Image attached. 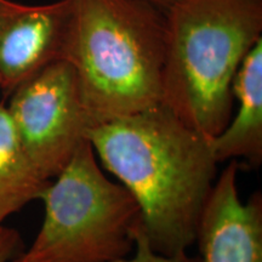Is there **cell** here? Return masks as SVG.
I'll list each match as a JSON object with an SVG mask.
<instances>
[{"label": "cell", "instance_id": "cell-1", "mask_svg": "<svg viewBox=\"0 0 262 262\" xmlns=\"http://www.w3.org/2000/svg\"><path fill=\"white\" fill-rule=\"evenodd\" d=\"M88 139L139 204L150 247L164 255L188 251L217 179L211 139L163 103L98 123Z\"/></svg>", "mask_w": 262, "mask_h": 262}, {"label": "cell", "instance_id": "cell-5", "mask_svg": "<svg viewBox=\"0 0 262 262\" xmlns=\"http://www.w3.org/2000/svg\"><path fill=\"white\" fill-rule=\"evenodd\" d=\"M8 111L26 153L48 180L66 168L95 125L74 68L64 60L19 84Z\"/></svg>", "mask_w": 262, "mask_h": 262}, {"label": "cell", "instance_id": "cell-2", "mask_svg": "<svg viewBox=\"0 0 262 262\" xmlns=\"http://www.w3.org/2000/svg\"><path fill=\"white\" fill-rule=\"evenodd\" d=\"M166 11L148 0H73L62 60L95 125L162 103Z\"/></svg>", "mask_w": 262, "mask_h": 262}, {"label": "cell", "instance_id": "cell-6", "mask_svg": "<svg viewBox=\"0 0 262 262\" xmlns=\"http://www.w3.org/2000/svg\"><path fill=\"white\" fill-rule=\"evenodd\" d=\"M72 15L73 0L44 5L0 0V91L4 96L62 60Z\"/></svg>", "mask_w": 262, "mask_h": 262}, {"label": "cell", "instance_id": "cell-8", "mask_svg": "<svg viewBox=\"0 0 262 262\" xmlns=\"http://www.w3.org/2000/svg\"><path fill=\"white\" fill-rule=\"evenodd\" d=\"M238 111L211 139L219 163L244 160L254 168L262 162V39L244 57L232 85Z\"/></svg>", "mask_w": 262, "mask_h": 262}, {"label": "cell", "instance_id": "cell-11", "mask_svg": "<svg viewBox=\"0 0 262 262\" xmlns=\"http://www.w3.org/2000/svg\"><path fill=\"white\" fill-rule=\"evenodd\" d=\"M24 249V241L18 231L0 226V262H12Z\"/></svg>", "mask_w": 262, "mask_h": 262}, {"label": "cell", "instance_id": "cell-7", "mask_svg": "<svg viewBox=\"0 0 262 262\" xmlns=\"http://www.w3.org/2000/svg\"><path fill=\"white\" fill-rule=\"evenodd\" d=\"M239 169L229 160L203 209L195 234L202 262H262V194L241 198Z\"/></svg>", "mask_w": 262, "mask_h": 262}, {"label": "cell", "instance_id": "cell-12", "mask_svg": "<svg viewBox=\"0 0 262 262\" xmlns=\"http://www.w3.org/2000/svg\"><path fill=\"white\" fill-rule=\"evenodd\" d=\"M148 2L153 3L155 5L159 6L160 9L168 11L170 8H172V6L175 5L178 2H180V0H148Z\"/></svg>", "mask_w": 262, "mask_h": 262}, {"label": "cell", "instance_id": "cell-3", "mask_svg": "<svg viewBox=\"0 0 262 262\" xmlns=\"http://www.w3.org/2000/svg\"><path fill=\"white\" fill-rule=\"evenodd\" d=\"M262 39V0H180L166 11L162 103L208 139L233 117L238 68Z\"/></svg>", "mask_w": 262, "mask_h": 262}, {"label": "cell", "instance_id": "cell-4", "mask_svg": "<svg viewBox=\"0 0 262 262\" xmlns=\"http://www.w3.org/2000/svg\"><path fill=\"white\" fill-rule=\"evenodd\" d=\"M44 220L31 247L12 262H113L134 251L140 206L104 175L90 141L50 181Z\"/></svg>", "mask_w": 262, "mask_h": 262}, {"label": "cell", "instance_id": "cell-10", "mask_svg": "<svg viewBox=\"0 0 262 262\" xmlns=\"http://www.w3.org/2000/svg\"><path fill=\"white\" fill-rule=\"evenodd\" d=\"M134 255L126 256L113 262H202L199 256H191L188 251H181L172 255H164L150 247L148 239L142 228V222H139L134 229Z\"/></svg>", "mask_w": 262, "mask_h": 262}, {"label": "cell", "instance_id": "cell-9", "mask_svg": "<svg viewBox=\"0 0 262 262\" xmlns=\"http://www.w3.org/2000/svg\"><path fill=\"white\" fill-rule=\"evenodd\" d=\"M50 181L29 159L8 107L0 103V226L31 202L40 199Z\"/></svg>", "mask_w": 262, "mask_h": 262}]
</instances>
